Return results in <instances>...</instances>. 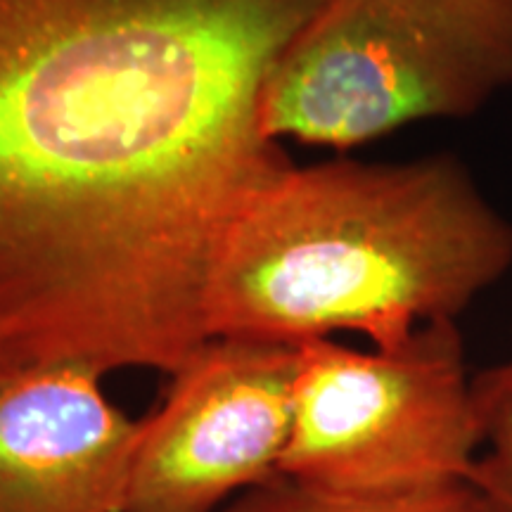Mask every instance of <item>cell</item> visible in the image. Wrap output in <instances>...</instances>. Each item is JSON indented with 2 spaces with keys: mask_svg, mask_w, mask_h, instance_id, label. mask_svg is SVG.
Instances as JSON below:
<instances>
[{
  "mask_svg": "<svg viewBox=\"0 0 512 512\" xmlns=\"http://www.w3.org/2000/svg\"><path fill=\"white\" fill-rule=\"evenodd\" d=\"M510 268L512 221L458 157L290 164L223 233L204 330L294 349L358 332L392 349L458 320Z\"/></svg>",
  "mask_w": 512,
  "mask_h": 512,
  "instance_id": "obj_2",
  "label": "cell"
},
{
  "mask_svg": "<svg viewBox=\"0 0 512 512\" xmlns=\"http://www.w3.org/2000/svg\"><path fill=\"white\" fill-rule=\"evenodd\" d=\"M512 88V0H320L261 98L268 140L349 147Z\"/></svg>",
  "mask_w": 512,
  "mask_h": 512,
  "instance_id": "obj_3",
  "label": "cell"
},
{
  "mask_svg": "<svg viewBox=\"0 0 512 512\" xmlns=\"http://www.w3.org/2000/svg\"><path fill=\"white\" fill-rule=\"evenodd\" d=\"M297 349L207 339L138 420L121 512H221L280 475Z\"/></svg>",
  "mask_w": 512,
  "mask_h": 512,
  "instance_id": "obj_5",
  "label": "cell"
},
{
  "mask_svg": "<svg viewBox=\"0 0 512 512\" xmlns=\"http://www.w3.org/2000/svg\"><path fill=\"white\" fill-rule=\"evenodd\" d=\"M221 512H489L470 482L396 494H330L283 475L249 489Z\"/></svg>",
  "mask_w": 512,
  "mask_h": 512,
  "instance_id": "obj_7",
  "label": "cell"
},
{
  "mask_svg": "<svg viewBox=\"0 0 512 512\" xmlns=\"http://www.w3.org/2000/svg\"><path fill=\"white\" fill-rule=\"evenodd\" d=\"M320 0H0V363L171 375L216 247L290 166L261 131Z\"/></svg>",
  "mask_w": 512,
  "mask_h": 512,
  "instance_id": "obj_1",
  "label": "cell"
},
{
  "mask_svg": "<svg viewBox=\"0 0 512 512\" xmlns=\"http://www.w3.org/2000/svg\"><path fill=\"white\" fill-rule=\"evenodd\" d=\"M472 377L458 320L392 349L302 344L280 475L330 494L470 482L482 446Z\"/></svg>",
  "mask_w": 512,
  "mask_h": 512,
  "instance_id": "obj_4",
  "label": "cell"
},
{
  "mask_svg": "<svg viewBox=\"0 0 512 512\" xmlns=\"http://www.w3.org/2000/svg\"><path fill=\"white\" fill-rule=\"evenodd\" d=\"M482 446L470 484L489 512H512V356L472 377Z\"/></svg>",
  "mask_w": 512,
  "mask_h": 512,
  "instance_id": "obj_8",
  "label": "cell"
},
{
  "mask_svg": "<svg viewBox=\"0 0 512 512\" xmlns=\"http://www.w3.org/2000/svg\"><path fill=\"white\" fill-rule=\"evenodd\" d=\"M79 366L0 387V512H121L138 420Z\"/></svg>",
  "mask_w": 512,
  "mask_h": 512,
  "instance_id": "obj_6",
  "label": "cell"
},
{
  "mask_svg": "<svg viewBox=\"0 0 512 512\" xmlns=\"http://www.w3.org/2000/svg\"><path fill=\"white\" fill-rule=\"evenodd\" d=\"M8 380H10L8 370H5V368H3V363H0V387H3V384H5V382H8Z\"/></svg>",
  "mask_w": 512,
  "mask_h": 512,
  "instance_id": "obj_9",
  "label": "cell"
}]
</instances>
